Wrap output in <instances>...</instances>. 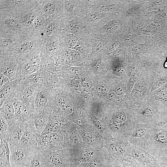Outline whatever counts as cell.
<instances>
[{"label": "cell", "mask_w": 167, "mask_h": 167, "mask_svg": "<svg viewBox=\"0 0 167 167\" xmlns=\"http://www.w3.org/2000/svg\"><path fill=\"white\" fill-rule=\"evenodd\" d=\"M23 60L14 55L1 56V73L10 81L22 79Z\"/></svg>", "instance_id": "cell-1"}, {"label": "cell", "mask_w": 167, "mask_h": 167, "mask_svg": "<svg viewBox=\"0 0 167 167\" xmlns=\"http://www.w3.org/2000/svg\"><path fill=\"white\" fill-rule=\"evenodd\" d=\"M77 129L84 143L99 150L104 148V137L91 123L78 125Z\"/></svg>", "instance_id": "cell-2"}, {"label": "cell", "mask_w": 167, "mask_h": 167, "mask_svg": "<svg viewBox=\"0 0 167 167\" xmlns=\"http://www.w3.org/2000/svg\"><path fill=\"white\" fill-rule=\"evenodd\" d=\"M40 152L44 161L53 167H67L69 163L72 161L70 148H68L63 147L61 149L47 152Z\"/></svg>", "instance_id": "cell-3"}, {"label": "cell", "mask_w": 167, "mask_h": 167, "mask_svg": "<svg viewBox=\"0 0 167 167\" xmlns=\"http://www.w3.org/2000/svg\"><path fill=\"white\" fill-rule=\"evenodd\" d=\"M38 148L41 152H47L63 148V138L61 132L42 134L38 140Z\"/></svg>", "instance_id": "cell-4"}, {"label": "cell", "mask_w": 167, "mask_h": 167, "mask_svg": "<svg viewBox=\"0 0 167 167\" xmlns=\"http://www.w3.org/2000/svg\"><path fill=\"white\" fill-rule=\"evenodd\" d=\"M51 88L45 86L36 88L32 100L35 112L42 110L45 108H52L55 104Z\"/></svg>", "instance_id": "cell-5"}, {"label": "cell", "mask_w": 167, "mask_h": 167, "mask_svg": "<svg viewBox=\"0 0 167 167\" xmlns=\"http://www.w3.org/2000/svg\"><path fill=\"white\" fill-rule=\"evenodd\" d=\"M53 114V109L50 107L40 111L34 112L31 115L28 121L30 128L41 135Z\"/></svg>", "instance_id": "cell-6"}, {"label": "cell", "mask_w": 167, "mask_h": 167, "mask_svg": "<svg viewBox=\"0 0 167 167\" xmlns=\"http://www.w3.org/2000/svg\"><path fill=\"white\" fill-rule=\"evenodd\" d=\"M72 161L79 164L90 162L99 155L100 150L83 143L74 149L70 148Z\"/></svg>", "instance_id": "cell-7"}, {"label": "cell", "mask_w": 167, "mask_h": 167, "mask_svg": "<svg viewBox=\"0 0 167 167\" xmlns=\"http://www.w3.org/2000/svg\"><path fill=\"white\" fill-rule=\"evenodd\" d=\"M78 125L73 122L63 124L62 132L63 138V147L74 149L83 143L77 129Z\"/></svg>", "instance_id": "cell-8"}, {"label": "cell", "mask_w": 167, "mask_h": 167, "mask_svg": "<svg viewBox=\"0 0 167 167\" xmlns=\"http://www.w3.org/2000/svg\"><path fill=\"white\" fill-rule=\"evenodd\" d=\"M9 125L6 140L10 148L19 145L23 134L30 127L28 122L18 120H15Z\"/></svg>", "instance_id": "cell-9"}, {"label": "cell", "mask_w": 167, "mask_h": 167, "mask_svg": "<svg viewBox=\"0 0 167 167\" xmlns=\"http://www.w3.org/2000/svg\"><path fill=\"white\" fill-rule=\"evenodd\" d=\"M10 160L12 166L27 165L32 153L39 149H28L18 145L10 148Z\"/></svg>", "instance_id": "cell-10"}, {"label": "cell", "mask_w": 167, "mask_h": 167, "mask_svg": "<svg viewBox=\"0 0 167 167\" xmlns=\"http://www.w3.org/2000/svg\"><path fill=\"white\" fill-rule=\"evenodd\" d=\"M36 88L23 78L14 89L15 97L24 102L32 104L33 99Z\"/></svg>", "instance_id": "cell-11"}, {"label": "cell", "mask_w": 167, "mask_h": 167, "mask_svg": "<svg viewBox=\"0 0 167 167\" xmlns=\"http://www.w3.org/2000/svg\"><path fill=\"white\" fill-rule=\"evenodd\" d=\"M14 105L15 110V120L28 122L31 115L35 112L33 104L27 103L15 98Z\"/></svg>", "instance_id": "cell-12"}, {"label": "cell", "mask_w": 167, "mask_h": 167, "mask_svg": "<svg viewBox=\"0 0 167 167\" xmlns=\"http://www.w3.org/2000/svg\"><path fill=\"white\" fill-rule=\"evenodd\" d=\"M43 68L42 59L37 56L24 60L22 63L21 78L35 73Z\"/></svg>", "instance_id": "cell-13"}, {"label": "cell", "mask_w": 167, "mask_h": 167, "mask_svg": "<svg viewBox=\"0 0 167 167\" xmlns=\"http://www.w3.org/2000/svg\"><path fill=\"white\" fill-rule=\"evenodd\" d=\"M15 97L14 91L1 107L0 115L7 120L9 124L15 121V110L14 105Z\"/></svg>", "instance_id": "cell-14"}, {"label": "cell", "mask_w": 167, "mask_h": 167, "mask_svg": "<svg viewBox=\"0 0 167 167\" xmlns=\"http://www.w3.org/2000/svg\"><path fill=\"white\" fill-rule=\"evenodd\" d=\"M48 76L49 71L42 68L36 73L23 78L37 88L45 86H49Z\"/></svg>", "instance_id": "cell-15"}, {"label": "cell", "mask_w": 167, "mask_h": 167, "mask_svg": "<svg viewBox=\"0 0 167 167\" xmlns=\"http://www.w3.org/2000/svg\"><path fill=\"white\" fill-rule=\"evenodd\" d=\"M40 136L29 128L23 134L19 145L28 149H39L38 140Z\"/></svg>", "instance_id": "cell-16"}, {"label": "cell", "mask_w": 167, "mask_h": 167, "mask_svg": "<svg viewBox=\"0 0 167 167\" xmlns=\"http://www.w3.org/2000/svg\"><path fill=\"white\" fill-rule=\"evenodd\" d=\"M0 167H12L10 160V149L7 140L0 139Z\"/></svg>", "instance_id": "cell-17"}, {"label": "cell", "mask_w": 167, "mask_h": 167, "mask_svg": "<svg viewBox=\"0 0 167 167\" xmlns=\"http://www.w3.org/2000/svg\"><path fill=\"white\" fill-rule=\"evenodd\" d=\"M21 79L10 81L7 84L0 87V106L9 98Z\"/></svg>", "instance_id": "cell-18"}, {"label": "cell", "mask_w": 167, "mask_h": 167, "mask_svg": "<svg viewBox=\"0 0 167 167\" xmlns=\"http://www.w3.org/2000/svg\"><path fill=\"white\" fill-rule=\"evenodd\" d=\"M44 163L39 150L33 152L27 165L28 167H43Z\"/></svg>", "instance_id": "cell-19"}, {"label": "cell", "mask_w": 167, "mask_h": 167, "mask_svg": "<svg viewBox=\"0 0 167 167\" xmlns=\"http://www.w3.org/2000/svg\"><path fill=\"white\" fill-rule=\"evenodd\" d=\"M37 15V12L34 10L32 11L26 12V13L22 14L19 17L24 26L29 27L32 25L34 22Z\"/></svg>", "instance_id": "cell-20"}, {"label": "cell", "mask_w": 167, "mask_h": 167, "mask_svg": "<svg viewBox=\"0 0 167 167\" xmlns=\"http://www.w3.org/2000/svg\"><path fill=\"white\" fill-rule=\"evenodd\" d=\"M132 131L130 135L131 138L135 140H143L146 137H148L150 132H148V128L140 127L134 129Z\"/></svg>", "instance_id": "cell-21"}, {"label": "cell", "mask_w": 167, "mask_h": 167, "mask_svg": "<svg viewBox=\"0 0 167 167\" xmlns=\"http://www.w3.org/2000/svg\"><path fill=\"white\" fill-rule=\"evenodd\" d=\"M58 1H46L43 4L42 11L44 14L48 16L53 15L56 14L57 10V3Z\"/></svg>", "instance_id": "cell-22"}, {"label": "cell", "mask_w": 167, "mask_h": 167, "mask_svg": "<svg viewBox=\"0 0 167 167\" xmlns=\"http://www.w3.org/2000/svg\"><path fill=\"white\" fill-rule=\"evenodd\" d=\"M82 24L76 21H70L68 23L66 27V30L70 34L78 35L82 30Z\"/></svg>", "instance_id": "cell-23"}, {"label": "cell", "mask_w": 167, "mask_h": 167, "mask_svg": "<svg viewBox=\"0 0 167 167\" xmlns=\"http://www.w3.org/2000/svg\"><path fill=\"white\" fill-rule=\"evenodd\" d=\"M64 8L68 18H71L74 16L75 8L76 1H65Z\"/></svg>", "instance_id": "cell-24"}, {"label": "cell", "mask_w": 167, "mask_h": 167, "mask_svg": "<svg viewBox=\"0 0 167 167\" xmlns=\"http://www.w3.org/2000/svg\"><path fill=\"white\" fill-rule=\"evenodd\" d=\"M81 36L78 35L70 34L66 35L65 42L68 48H73L80 39Z\"/></svg>", "instance_id": "cell-25"}, {"label": "cell", "mask_w": 167, "mask_h": 167, "mask_svg": "<svg viewBox=\"0 0 167 167\" xmlns=\"http://www.w3.org/2000/svg\"><path fill=\"white\" fill-rule=\"evenodd\" d=\"M1 132L0 137L1 139L3 140H6L7 135L9 130V123L8 121L3 117L1 116Z\"/></svg>", "instance_id": "cell-26"}, {"label": "cell", "mask_w": 167, "mask_h": 167, "mask_svg": "<svg viewBox=\"0 0 167 167\" xmlns=\"http://www.w3.org/2000/svg\"><path fill=\"white\" fill-rule=\"evenodd\" d=\"M102 16L101 12L93 11L88 13L85 18L87 22L94 24L100 20Z\"/></svg>", "instance_id": "cell-27"}, {"label": "cell", "mask_w": 167, "mask_h": 167, "mask_svg": "<svg viewBox=\"0 0 167 167\" xmlns=\"http://www.w3.org/2000/svg\"><path fill=\"white\" fill-rule=\"evenodd\" d=\"M158 143L162 144H167V132L161 131L155 135L153 139Z\"/></svg>", "instance_id": "cell-28"}, {"label": "cell", "mask_w": 167, "mask_h": 167, "mask_svg": "<svg viewBox=\"0 0 167 167\" xmlns=\"http://www.w3.org/2000/svg\"><path fill=\"white\" fill-rule=\"evenodd\" d=\"M45 22V19L43 16H38L35 19L32 25L34 28L38 29L43 26Z\"/></svg>", "instance_id": "cell-29"}, {"label": "cell", "mask_w": 167, "mask_h": 167, "mask_svg": "<svg viewBox=\"0 0 167 167\" xmlns=\"http://www.w3.org/2000/svg\"><path fill=\"white\" fill-rule=\"evenodd\" d=\"M119 25L118 22L114 20L106 24L103 28L106 31H112L117 29Z\"/></svg>", "instance_id": "cell-30"}, {"label": "cell", "mask_w": 167, "mask_h": 167, "mask_svg": "<svg viewBox=\"0 0 167 167\" xmlns=\"http://www.w3.org/2000/svg\"><path fill=\"white\" fill-rule=\"evenodd\" d=\"M56 25L54 22L49 23L45 28L44 32L47 36H50L53 35L56 30Z\"/></svg>", "instance_id": "cell-31"}, {"label": "cell", "mask_w": 167, "mask_h": 167, "mask_svg": "<svg viewBox=\"0 0 167 167\" xmlns=\"http://www.w3.org/2000/svg\"><path fill=\"white\" fill-rule=\"evenodd\" d=\"M68 70L70 74L73 76L78 77L82 74V70L81 68L72 67L68 68Z\"/></svg>", "instance_id": "cell-32"}, {"label": "cell", "mask_w": 167, "mask_h": 167, "mask_svg": "<svg viewBox=\"0 0 167 167\" xmlns=\"http://www.w3.org/2000/svg\"><path fill=\"white\" fill-rule=\"evenodd\" d=\"M12 43V41L11 38H3L1 39V49L4 48H9L11 46Z\"/></svg>", "instance_id": "cell-33"}, {"label": "cell", "mask_w": 167, "mask_h": 167, "mask_svg": "<svg viewBox=\"0 0 167 167\" xmlns=\"http://www.w3.org/2000/svg\"><path fill=\"white\" fill-rule=\"evenodd\" d=\"M103 45L101 40H95L94 42L93 46V52L95 53L98 52L102 49Z\"/></svg>", "instance_id": "cell-34"}, {"label": "cell", "mask_w": 167, "mask_h": 167, "mask_svg": "<svg viewBox=\"0 0 167 167\" xmlns=\"http://www.w3.org/2000/svg\"><path fill=\"white\" fill-rule=\"evenodd\" d=\"M126 72V69L125 67L119 66L115 68L114 73L116 76H121L124 75Z\"/></svg>", "instance_id": "cell-35"}, {"label": "cell", "mask_w": 167, "mask_h": 167, "mask_svg": "<svg viewBox=\"0 0 167 167\" xmlns=\"http://www.w3.org/2000/svg\"><path fill=\"white\" fill-rule=\"evenodd\" d=\"M137 80V78L136 76H133L131 77L129 81L128 82L127 91L128 93L131 92L132 88Z\"/></svg>", "instance_id": "cell-36"}, {"label": "cell", "mask_w": 167, "mask_h": 167, "mask_svg": "<svg viewBox=\"0 0 167 167\" xmlns=\"http://www.w3.org/2000/svg\"><path fill=\"white\" fill-rule=\"evenodd\" d=\"M96 91L100 93H104L107 92L108 90L107 87L104 84H100L97 85L96 88Z\"/></svg>", "instance_id": "cell-37"}, {"label": "cell", "mask_w": 167, "mask_h": 167, "mask_svg": "<svg viewBox=\"0 0 167 167\" xmlns=\"http://www.w3.org/2000/svg\"><path fill=\"white\" fill-rule=\"evenodd\" d=\"M157 94L159 96L167 95V85H164L158 89Z\"/></svg>", "instance_id": "cell-38"}, {"label": "cell", "mask_w": 167, "mask_h": 167, "mask_svg": "<svg viewBox=\"0 0 167 167\" xmlns=\"http://www.w3.org/2000/svg\"><path fill=\"white\" fill-rule=\"evenodd\" d=\"M93 83L91 80L84 79L81 82V85L87 89H91Z\"/></svg>", "instance_id": "cell-39"}, {"label": "cell", "mask_w": 167, "mask_h": 167, "mask_svg": "<svg viewBox=\"0 0 167 167\" xmlns=\"http://www.w3.org/2000/svg\"><path fill=\"white\" fill-rule=\"evenodd\" d=\"M124 92V88L123 86L121 84H118L117 86L115 89V93L118 96L122 95Z\"/></svg>", "instance_id": "cell-40"}, {"label": "cell", "mask_w": 167, "mask_h": 167, "mask_svg": "<svg viewBox=\"0 0 167 167\" xmlns=\"http://www.w3.org/2000/svg\"><path fill=\"white\" fill-rule=\"evenodd\" d=\"M118 96L115 92H112L107 94V98L109 101H114L118 99Z\"/></svg>", "instance_id": "cell-41"}, {"label": "cell", "mask_w": 167, "mask_h": 167, "mask_svg": "<svg viewBox=\"0 0 167 167\" xmlns=\"http://www.w3.org/2000/svg\"><path fill=\"white\" fill-rule=\"evenodd\" d=\"M143 114L145 117H151L155 115V112L151 108H147L144 111Z\"/></svg>", "instance_id": "cell-42"}, {"label": "cell", "mask_w": 167, "mask_h": 167, "mask_svg": "<svg viewBox=\"0 0 167 167\" xmlns=\"http://www.w3.org/2000/svg\"><path fill=\"white\" fill-rule=\"evenodd\" d=\"M146 46L145 44H140L132 48V50L135 52H140L146 48Z\"/></svg>", "instance_id": "cell-43"}, {"label": "cell", "mask_w": 167, "mask_h": 167, "mask_svg": "<svg viewBox=\"0 0 167 167\" xmlns=\"http://www.w3.org/2000/svg\"><path fill=\"white\" fill-rule=\"evenodd\" d=\"M0 78H1V79H0V81H0V87L7 84L10 81L7 77L1 73V75H0Z\"/></svg>", "instance_id": "cell-44"}, {"label": "cell", "mask_w": 167, "mask_h": 167, "mask_svg": "<svg viewBox=\"0 0 167 167\" xmlns=\"http://www.w3.org/2000/svg\"><path fill=\"white\" fill-rule=\"evenodd\" d=\"M71 84L72 86L74 88L79 89L81 88V84L79 81L74 79L71 81Z\"/></svg>", "instance_id": "cell-45"}, {"label": "cell", "mask_w": 167, "mask_h": 167, "mask_svg": "<svg viewBox=\"0 0 167 167\" xmlns=\"http://www.w3.org/2000/svg\"><path fill=\"white\" fill-rule=\"evenodd\" d=\"M94 68L96 71H99L101 68V60L99 59L95 62L94 64Z\"/></svg>", "instance_id": "cell-46"}, {"label": "cell", "mask_w": 167, "mask_h": 167, "mask_svg": "<svg viewBox=\"0 0 167 167\" xmlns=\"http://www.w3.org/2000/svg\"><path fill=\"white\" fill-rule=\"evenodd\" d=\"M71 58L73 60H76L78 59L80 57V55L78 52L76 51H73L71 54Z\"/></svg>", "instance_id": "cell-47"}, {"label": "cell", "mask_w": 167, "mask_h": 167, "mask_svg": "<svg viewBox=\"0 0 167 167\" xmlns=\"http://www.w3.org/2000/svg\"><path fill=\"white\" fill-rule=\"evenodd\" d=\"M156 99L161 101L166 102L167 101V95L163 96H158L156 97Z\"/></svg>", "instance_id": "cell-48"}, {"label": "cell", "mask_w": 167, "mask_h": 167, "mask_svg": "<svg viewBox=\"0 0 167 167\" xmlns=\"http://www.w3.org/2000/svg\"><path fill=\"white\" fill-rule=\"evenodd\" d=\"M83 94L86 97H91V93L90 92L89 90L87 89H85L83 90Z\"/></svg>", "instance_id": "cell-49"}, {"label": "cell", "mask_w": 167, "mask_h": 167, "mask_svg": "<svg viewBox=\"0 0 167 167\" xmlns=\"http://www.w3.org/2000/svg\"><path fill=\"white\" fill-rule=\"evenodd\" d=\"M137 11H138V9L136 8L131 9L127 11V13L129 15H132L136 13Z\"/></svg>", "instance_id": "cell-50"}, {"label": "cell", "mask_w": 167, "mask_h": 167, "mask_svg": "<svg viewBox=\"0 0 167 167\" xmlns=\"http://www.w3.org/2000/svg\"><path fill=\"white\" fill-rule=\"evenodd\" d=\"M12 167H28V166L27 165H20L12 166Z\"/></svg>", "instance_id": "cell-51"}, {"label": "cell", "mask_w": 167, "mask_h": 167, "mask_svg": "<svg viewBox=\"0 0 167 167\" xmlns=\"http://www.w3.org/2000/svg\"><path fill=\"white\" fill-rule=\"evenodd\" d=\"M43 167H53L44 161Z\"/></svg>", "instance_id": "cell-52"}]
</instances>
